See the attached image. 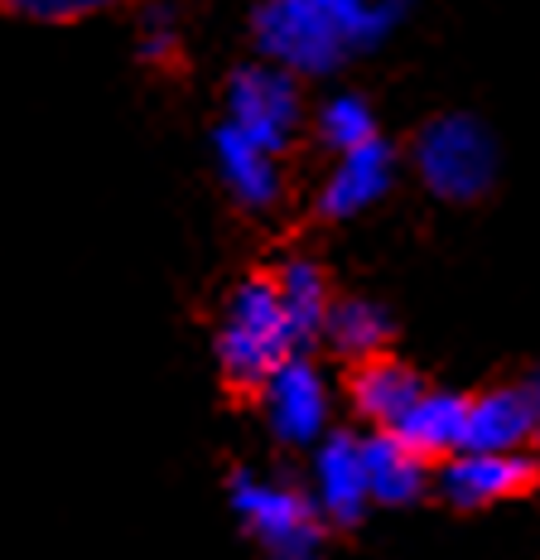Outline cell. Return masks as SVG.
Returning a JSON list of instances; mask_svg holds the SVG:
<instances>
[{
  "label": "cell",
  "mask_w": 540,
  "mask_h": 560,
  "mask_svg": "<svg viewBox=\"0 0 540 560\" xmlns=\"http://www.w3.org/2000/svg\"><path fill=\"white\" fill-rule=\"evenodd\" d=\"M410 0H261L251 34L266 63L285 73H333L348 54L377 49L406 20Z\"/></svg>",
  "instance_id": "obj_1"
},
{
  "label": "cell",
  "mask_w": 540,
  "mask_h": 560,
  "mask_svg": "<svg viewBox=\"0 0 540 560\" xmlns=\"http://www.w3.org/2000/svg\"><path fill=\"white\" fill-rule=\"evenodd\" d=\"M290 353H300V343L290 334L285 314H280L275 280L270 276L242 280L232 290L222 329H218V368H222V382H227V396H237V401L261 396L266 377Z\"/></svg>",
  "instance_id": "obj_2"
},
{
  "label": "cell",
  "mask_w": 540,
  "mask_h": 560,
  "mask_svg": "<svg viewBox=\"0 0 540 560\" xmlns=\"http://www.w3.org/2000/svg\"><path fill=\"white\" fill-rule=\"evenodd\" d=\"M415 170L439 198L449 203H473L497 179V140L478 116L449 112L434 116L415 136Z\"/></svg>",
  "instance_id": "obj_3"
},
{
  "label": "cell",
  "mask_w": 540,
  "mask_h": 560,
  "mask_svg": "<svg viewBox=\"0 0 540 560\" xmlns=\"http://www.w3.org/2000/svg\"><path fill=\"white\" fill-rule=\"evenodd\" d=\"M232 508H237L242 527L266 546L270 560H324V517L295 488L237 474L232 478Z\"/></svg>",
  "instance_id": "obj_4"
},
{
  "label": "cell",
  "mask_w": 540,
  "mask_h": 560,
  "mask_svg": "<svg viewBox=\"0 0 540 560\" xmlns=\"http://www.w3.org/2000/svg\"><path fill=\"white\" fill-rule=\"evenodd\" d=\"M227 126L280 155L300 126V88L295 73L280 63H246L227 83Z\"/></svg>",
  "instance_id": "obj_5"
},
{
  "label": "cell",
  "mask_w": 540,
  "mask_h": 560,
  "mask_svg": "<svg viewBox=\"0 0 540 560\" xmlns=\"http://www.w3.org/2000/svg\"><path fill=\"white\" fill-rule=\"evenodd\" d=\"M540 478V464L521 450H459L444 459L439 469V493L454 508H488V503H507V498L531 493Z\"/></svg>",
  "instance_id": "obj_6"
},
{
  "label": "cell",
  "mask_w": 540,
  "mask_h": 560,
  "mask_svg": "<svg viewBox=\"0 0 540 560\" xmlns=\"http://www.w3.org/2000/svg\"><path fill=\"white\" fill-rule=\"evenodd\" d=\"M261 401H266V416H270V430H275L285 445H314L324 440V425H328V392H324V377L309 358L290 353L285 363L266 377L261 387Z\"/></svg>",
  "instance_id": "obj_7"
},
{
  "label": "cell",
  "mask_w": 540,
  "mask_h": 560,
  "mask_svg": "<svg viewBox=\"0 0 540 560\" xmlns=\"http://www.w3.org/2000/svg\"><path fill=\"white\" fill-rule=\"evenodd\" d=\"M391 179H396V150L386 145L381 136L362 140V145L338 155V165L319 194V213L324 218H357L362 208H372L391 189Z\"/></svg>",
  "instance_id": "obj_8"
},
{
  "label": "cell",
  "mask_w": 540,
  "mask_h": 560,
  "mask_svg": "<svg viewBox=\"0 0 540 560\" xmlns=\"http://www.w3.org/2000/svg\"><path fill=\"white\" fill-rule=\"evenodd\" d=\"M425 382L415 377V368H406L401 358L391 353H372V358H357L348 372V396H352V411H357L367 425L377 430H391L410 406L420 401Z\"/></svg>",
  "instance_id": "obj_9"
},
{
  "label": "cell",
  "mask_w": 540,
  "mask_h": 560,
  "mask_svg": "<svg viewBox=\"0 0 540 560\" xmlns=\"http://www.w3.org/2000/svg\"><path fill=\"white\" fill-rule=\"evenodd\" d=\"M314 508H319L324 522H338V527H352L362 517V508L372 503L367 498V474H362V450L357 440L348 435H328L319 454H314Z\"/></svg>",
  "instance_id": "obj_10"
},
{
  "label": "cell",
  "mask_w": 540,
  "mask_h": 560,
  "mask_svg": "<svg viewBox=\"0 0 540 560\" xmlns=\"http://www.w3.org/2000/svg\"><path fill=\"white\" fill-rule=\"evenodd\" d=\"M463 416L468 396L454 392H420V401L391 425V435L425 464H444L449 454L463 450Z\"/></svg>",
  "instance_id": "obj_11"
},
{
  "label": "cell",
  "mask_w": 540,
  "mask_h": 560,
  "mask_svg": "<svg viewBox=\"0 0 540 560\" xmlns=\"http://www.w3.org/2000/svg\"><path fill=\"white\" fill-rule=\"evenodd\" d=\"M536 435V401L531 392L516 387H497L468 401L463 416V450H521Z\"/></svg>",
  "instance_id": "obj_12"
},
{
  "label": "cell",
  "mask_w": 540,
  "mask_h": 560,
  "mask_svg": "<svg viewBox=\"0 0 540 560\" xmlns=\"http://www.w3.org/2000/svg\"><path fill=\"white\" fill-rule=\"evenodd\" d=\"M213 150H218L222 184H227L242 208H270L280 198V170H275V155H270V150H261L256 140H246L242 131H232L227 121L218 126Z\"/></svg>",
  "instance_id": "obj_13"
},
{
  "label": "cell",
  "mask_w": 540,
  "mask_h": 560,
  "mask_svg": "<svg viewBox=\"0 0 540 560\" xmlns=\"http://www.w3.org/2000/svg\"><path fill=\"white\" fill-rule=\"evenodd\" d=\"M362 450V474H367V498L372 503H386V508H406L425 493V459H415L391 430L372 440H357Z\"/></svg>",
  "instance_id": "obj_14"
},
{
  "label": "cell",
  "mask_w": 540,
  "mask_h": 560,
  "mask_svg": "<svg viewBox=\"0 0 540 560\" xmlns=\"http://www.w3.org/2000/svg\"><path fill=\"white\" fill-rule=\"evenodd\" d=\"M275 300H280V314H285L290 334H295V343H314L324 329V314H328V280L324 271L309 261V256H295V261H285L275 276Z\"/></svg>",
  "instance_id": "obj_15"
},
{
  "label": "cell",
  "mask_w": 540,
  "mask_h": 560,
  "mask_svg": "<svg viewBox=\"0 0 540 560\" xmlns=\"http://www.w3.org/2000/svg\"><path fill=\"white\" fill-rule=\"evenodd\" d=\"M319 338L333 343V353L343 358H372L386 348V338H391V319H386L381 305H372V300H328V314H324V329Z\"/></svg>",
  "instance_id": "obj_16"
},
{
  "label": "cell",
  "mask_w": 540,
  "mask_h": 560,
  "mask_svg": "<svg viewBox=\"0 0 540 560\" xmlns=\"http://www.w3.org/2000/svg\"><path fill=\"white\" fill-rule=\"evenodd\" d=\"M372 136H377V116H372V107L362 97H352V92L333 97L319 112V140L333 155H343V150L362 145V140H372Z\"/></svg>",
  "instance_id": "obj_17"
},
{
  "label": "cell",
  "mask_w": 540,
  "mask_h": 560,
  "mask_svg": "<svg viewBox=\"0 0 540 560\" xmlns=\"http://www.w3.org/2000/svg\"><path fill=\"white\" fill-rule=\"evenodd\" d=\"M140 58L145 63H174L179 58V15L169 5H145L140 10Z\"/></svg>",
  "instance_id": "obj_18"
},
{
  "label": "cell",
  "mask_w": 540,
  "mask_h": 560,
  "mask_svg": "<svg viewBox=\"0 0 540 560\" xmlns=\"http://www.w3.org/2000/svg\"><path fill=\"white\" fill-rule=\"evenodd\" d=\"M111 0H0V10L34 25H78L87 15H102Z\"/></svg>",
  "instance_id": "obj_19"
}]
</instances>
